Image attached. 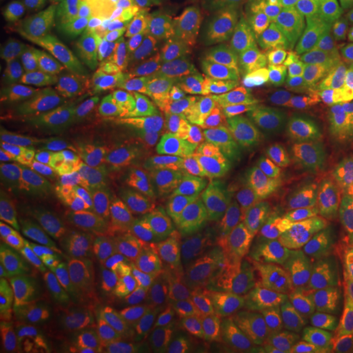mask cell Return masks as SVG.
I'll list each match as a JSON object with an SVG mask.
<instances>
[{
    "instance_id": "e0dca14e",
    "label": "cell",
    "mask_w": 353,
    "mask_h": 353,
    "mask_svg": "<svg viewBox=\"0 0 353 353\" xmlns=\"http://www.w3.org/2000/svg\"><path fill=\"white\" fill-rule=\"evenodd\" d=\"M59 173L75 218L120 210L97 139L83 138L79 150L67 159Z\"/></svg>"
},
{
    "instance_id": "cb8c5ba5",
    "label": "cell",
    "mask_w": 353,
    "mask_h": 353,
    "mask_svg": "<svg viewBox=\"0 0 353 353\" xmlns=\"http://www.w3.org/2000/svg\"><path fill=\"white\" fill-rule=\"evenodd\" d=\"M310 114L326 126L350 124L353 120V88L320 97Z\"/></svg>"
},
{
    "instance_id": "f546056e",
    "label": "cell",
    "mask_w": 353,
    "mask_h": 353,
    "mask_svg": "<svg viewBox=\"0 0 353 353\" xmlns=\"http://www.w3.org/2000/svg\"><path fill=\"white\" fill-rule=\"evenodd\" d=\"M347 20H350V22H353V6H352V10L347 12Z\"/></svg>"
},
{
    "instance_id": "5b68a950",
    "label": "cell",
    "mask_w": 353,
    "mask_h": 353,
    "mask_svg": "<svg viewBox=\"0 0 353 353\" xmlns=\"http://www.w3.org/2000/svg\"><path fill=\"white\" fill-rule=\"evenodd\" d=\"M261 230L204 220L176 232L165 269L192 294H216L236 289L269 265V245Z\"/></svg>"
},
{
    "instance_id": "7c38bea8",
    "label": "cell",
    "mask_w": 353,
    "mask_h": 353,
    "mask_svg": "<svg viewBox=\"0 0 353 353\" xmlns=\"http://www.w3.org/2000/svg\"><path fill=\"white\" fill-rule=\"evenodd\" d=\"M267 57L269 53H230L214 63L173 73V85L196 108L226 114L255 92Z\"/></svg>"
},
{
    "instance_id": "5bb4252c",
    "label": "cell",
    "mask_w": 353,
    "mask_h": 353,
    "mask_svg": "<svg viewBox=\"0 0 353 353\" xmlns=\"http://www.w3.org/2000/svg\"><path fill=\"white\" fill-rule=\"evenodd\" d=\"M75 14L61 2H39L14 26L8 46L22 65L43 67L53 63L75 38Z\"/></svg>"
},
{
    "instance_id": "ffe728a7",
    "label": "cell",
    "mask_w": 353,
    "mask_h": 353,
    "mask_svg": "<svg viewBox=\"0 0 353 353\" xmlns=\"http://www.w3.org/2000/svg\"><path fill=\"white\" fill-rule=\"evenodd\" d=\"M296 206L303 208L316 222L338 224L353 220V199L336 185H314L301 190Z\"/></svg>"
},
{
    "instance_id": "d4e9b609",
    "label": "cell",
    "mask_w": 353,
    "mask_h": 353,
    "mask_svg": "<svg viewBox=\"0 0 353 353\" xmlns=\"http://www.w3.org/2000/svg\"><path fill=\"white\" fill-rule=\"evenodd\" d=\"M353 88V59H341L330 67L324 87H322V97L330 92H338Z\"/></svg>"
},
{
    "instance_id": "8fae6325",
    "label": "cell",
    "mask_w": 353,
    "mask_h": 353,
    "mask_svg": "<svg viewBox=\"0 0 353 353\" xmlns=\"http://www.w3.org/2000/svg\"><path fill=\"white\" fill-rule=\"evenodd\" d=\"M75 210L63 185L53 176L20 187V196L8 220V243L20 257L59 248Z\"/></svg>"
},
{
    "instance_id": "83f0119b",
    "label": "cell",
    "mask_w": 353,
    "mask_h": 353,
    "mask_svg": "<svg viewBox=\"0 0 353 353\" xmlns=\"http://www.w3.org/2000/svg\"><path fill=\"white\" fill-rule=\"evenodd\" d=\"M328 2L334 6V8H338V10L343 14L350 12L353 6V0H328Z\"/></svg>"
},
{
    "instance_id": "484cf974",
    "label": "cell",
    "mask_w": 353,
    "mask_h": 353,
    "mask_svg": "<svg viewBox=\"0 0 353 353\" xmlns=\"http://www.w3.org/2000/svg\"><path fill=\"white\" fill-rule=\"evenodd\" d=\"M326 183L340 187L341 190H345V192L353 199V130L352 138H350V143H347V148H345V153H343V157H341L340 165L332 171V175L326 179ZM322 185H324V183H322Z\"/></svg>"
},
{
    "instance_id": "3957f363",
    "label": "cell",
    "mask_w": 353,
    "mask_h": 353,
    "mask_svg": "<svg viewBox=\"0 0 353 353\" xmlns=\"http://www.w3.org/2000/svg\"><path fill=\"white\" fill-rule=\"evenodd\" d=\"M169 24V14H155L126 34L77 55L50 90L101 112L143 104L163 75Z\"/></svg>"
},
{
    "instance_id": "ac0fdd59",
    "label": "cell",
    "mask_w": 353,
    "mask_h": 353,
    "mask_svg": "<svg viewBox=\"0 0 353 353\" xmlns=\"http://www.w3.org/2000/svg\"><path fill=\"white\" fill-rule=\"evenodd\" d=\"M345 263H353V220L338 224L316 222L296 253L275 271V279L285 283Z\"/></svg>"
},
{
    "instance_id": "9a60e30c",
    "label": "cell",
    "mask_w": 353,
    "mask_h": 353,
    "mask_svg": "<svg viewBox=\"0 0 353 353\" xmlns=\"http://www.w3.org/2000/svg\"><path fill=\"white\" fill-rule=\"evenodd\" d=\"M299 343L312 352L353 350V312L336 281L312 290L296 316Z\"/></svg>"
},
{
    "instance_id": "d6986e66",
    "label": "cell",
    "mask_w": 353,
    "mask_h": 353,
    "mask_svg": "<svg viewBox=\"0 0 353 353\" xmlns=\"http://www.w3.org/2000/svg\"><path fill=\"white\" fill-rule=\"evenodd\" d=\"M277 50V32L261 0L240 2L232 53H271Z\"/></svg>"
},
{
    "instance_id": "4fadbf2b",
    "label": "cell",
    "mask_w": 353,
    "mask_h": 353,
    "mask_svg": "<svg viewBox=\"0 0 353 353\" xmlns=\"http://www.w3.org/2000/svg\"><path fill=\"white\" fill-rule=\"evenodd\" d=\"M236 301L196 306L181 318L126 343L85 353H222L224 330Z\"/></svg>"
},
{
    "instance_id": "ba28073f",
    "label": "cell",
    "mask_w": 353,
    "mask_h": 353,
    "mask_svg": "<svg viewBox=\"0 0 353 353\" xmlns=\"http://www.w3.org/2000/svg\"><path fill=\"white\" fill-rule=\"evenodd\" d=\"M99 148L122 212L155 224H171L196 206L161 169H155L134 153L101 141Z\"/></svg>"
},
{
    "instance_id": "8992f818",
    "label": "cell",
    "mask_w": 353,
    "mask_h": 353,
    "mask_svg": "<svg viewBox=\"0 0 353 353\" xmlns=\"http://www.w3.org/2000/svg\"><path fill=\"white\" fill-rule=\"evenodd\" d=\"M120 267L81 255L43 252L20 257L2 269V304L59 306L87 299L112 279Z\"/></svg>"
},
{
    "instance_id": "2e32d148",
    "label": "cell",
    "mask_w": 353,
    "mask_h": 353,
    "mask_svg": "<svg viewBox=\"0 0 353 353\" xmlns=\"http://www.w3.org/2000/svg\"><path fill=\"white\" fill-rule=\"evenodd\" d=\"M299 304L294 289L273 290L230 316L222 353H259L285 326Z\"/></svg>"
},
{
    "instance_id": "f1b7e54d",
    "label": "cell",
    "mask_w": 353,
    "mask_h": 353,
    "mask_svg": "<svg viewBox=\"0 0 353 353\" xmlns=\"http://www.w3.org/2000/svg\"><path fill=\"white\" fill-rule=\"evenodd\" d=\"M179 0H150V4H152L153 8H157V10H163V8H171L173 4H176Z\"/></svg>"
},
{
    "instance_id": "9c48e42d",
    "label": "cell",
    "mask_w": 353,
    "mask_h": 353,
    "mask_svg": "<svg viewBox=\"0 0 353 353\" xmlns=\"http://www.w3.org/2000/svg\"><path fill=\"white\" fill-rule=\"evenodd\" d=\"M238 6L240 0H181L167 36L173 73L199 69L232 53Z\"/></svg>"
},
{
    "instance_id": "44dd1931",
    "label": "cell",
    "mask_w": 353,
    "mask_h": 353,
    "mask_svg": "<svg viewBox=\"0 0 353 353\" xmlns=\"http://www.w3.org/2000/svg\"><path fill=\"white\" fill-rule=\"evenodd\" d=\"M138 4L139 0H69L79 26L94 32L116 30L130 22Z\"/></svg>"
},
{
    "instance_id": "6da1fadb",
    "label": "cell",
    "mask_w": 353,
    "mask_h": 353,
    "mask_svg": "<svg viewBox=\"0 0 353 353\" xmlns=\"http://www.w3.org/2000/svg\"><path fill=\"white\" fill-rule=\"evenodd\" d=\"M50 92L67 112L145 153L210 218L234 226L263 230V212L236 175L167 108L143 102L130 110L101 112L61 92Z\"/></svg>"
},
{
    "instance_id": "52a82bcc",
    "label": "cell",
    "mask_w": 353,
    "mask_h": 353,
    "mask_svg": "<svg viewBox=\"0 0 353 353\" xmlns=\"http://www.w3.org/2000/svg\"><path fill=\"white\" fill-rule=\"evenodd\" d=\"M175 238L176 232L169 224H155L116 210L75 218L67 228L59 250L110 261L150 259L169 253Z\"/></svg>"
},
{
    "instance_id": "30bf717a",
    "label": "cell",
    "mask_w": 353,
    "mask_h": 353,
    "mask_svg": "<svg viewBox=\"0 0 353 353\" xmlns=\"http://www.w3.org/2000/svg\"><path fill=\"white\" fill-rule=\"evenodd\" d=\"M83 138L59 122L32 114L2 141V175L12 179L18 187L53 176L79 150Z\"/></svg>"
},
{
    "instance_id": "603a6c76",
    "label": "cell",
    "mask_w": 353,
    "mask_h": 353,
    "mask_svg": "<svg viewBox=\"0 0 353 353\" xmlns=\"http://www.w3.org/2000/svg\"><path fill=\"white\" fill-rule=\"evenodd\" d=\"M314 55L299 50H275L269 53L265 63L263 77L255 90L259 92H279L289 88L294 81L304 75L306 67Z\"/></svg>"
},
{
    "instance_id": "277c9868",
    "label": "cell",
    "mask_w": 353,
    "mask_h": 353,
    "mask_svg": "<svg viewBox=\"0 0 353 353\" xmlns=\"http://www.w3.org/2000/svg\"><path fill=\"white\" fill-rule=\"evenodd\" d=\"M304 118L306 114L289 101L285 90H255L228 128V148L236 171L275 210L287 208L294 192L292 153Z\"/></svg>"
},
{
    "instance_id": "7a4b0ae2",
    "label": "cell",
    "mask_w": 353,
    "mask_h": 353,
    "mask_svg": "<svg viewBox=\"0 0 353 353\" xmlns=\"http://www.w3.org/2000/svg\"><path fill=\"white\" fill-rule=\"evenodd\" d=\"M196 306V294L183 289L165 265L143 259L57 312L48 334L55 345L69 350H106L141 338Z\"/></svg>"
},
{
    "instance_id": "7402d4cb",
    "label": "cell",
    "mask_w": 353,
    "mask_h": 353,
    "mask_svg": "<svg viewBox=\"0 0 353 353\" xmlns=\"http://www.w3.org/2000/svg\"><path fill=\"white\" fill-rule=\"evenodd\" d=\"M330 126L322 124L312 114H306L303 126L294 138V153H292V167H294V183L304 189L310 183V176L316 163L326 145Z\"/></svg>"
},
{
    "instance_id": "4316f807",
    "label": "cell",
    "mask_w": 353,
    "mask_h": 353,
    "mask_svg": "<svg viewBox=\"0 0 353 353\" xmlns=\"http://www.w3.org/2000/svg\"><path fill=\"white\" fill-rule=\"evenodd\" d=\"M336 285H338L341 296L345 299V303L350 304V308H352L353 312V269L343 271L340 277H338V281H336Z\"/></svg>"
}]
</instances>
